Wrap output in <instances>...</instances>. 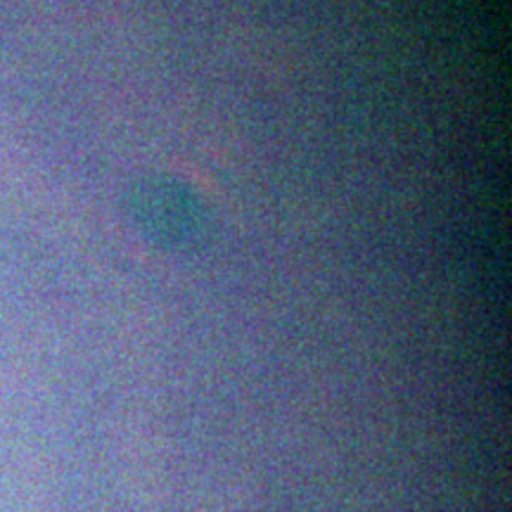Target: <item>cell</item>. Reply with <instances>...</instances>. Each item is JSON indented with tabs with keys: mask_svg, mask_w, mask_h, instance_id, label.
Listing matches in <instances>:
<instances>
[{
	"mask_svg": "<svg viewBox=\"0 0 512 512\" xmlns=\"http://www.w3.org/2000/svg\"><path fill=\"white\" fill-rule=\"evenodd\" d=\"M126 211L147 242L166 252H197L211 233V216L188 185L145 176L126 195Z\"/></svg>",
	"mask_w": 512,
	"mask_h": 512,
	"instance_id": "1",
	"label": "cell"
}]
</instances>
